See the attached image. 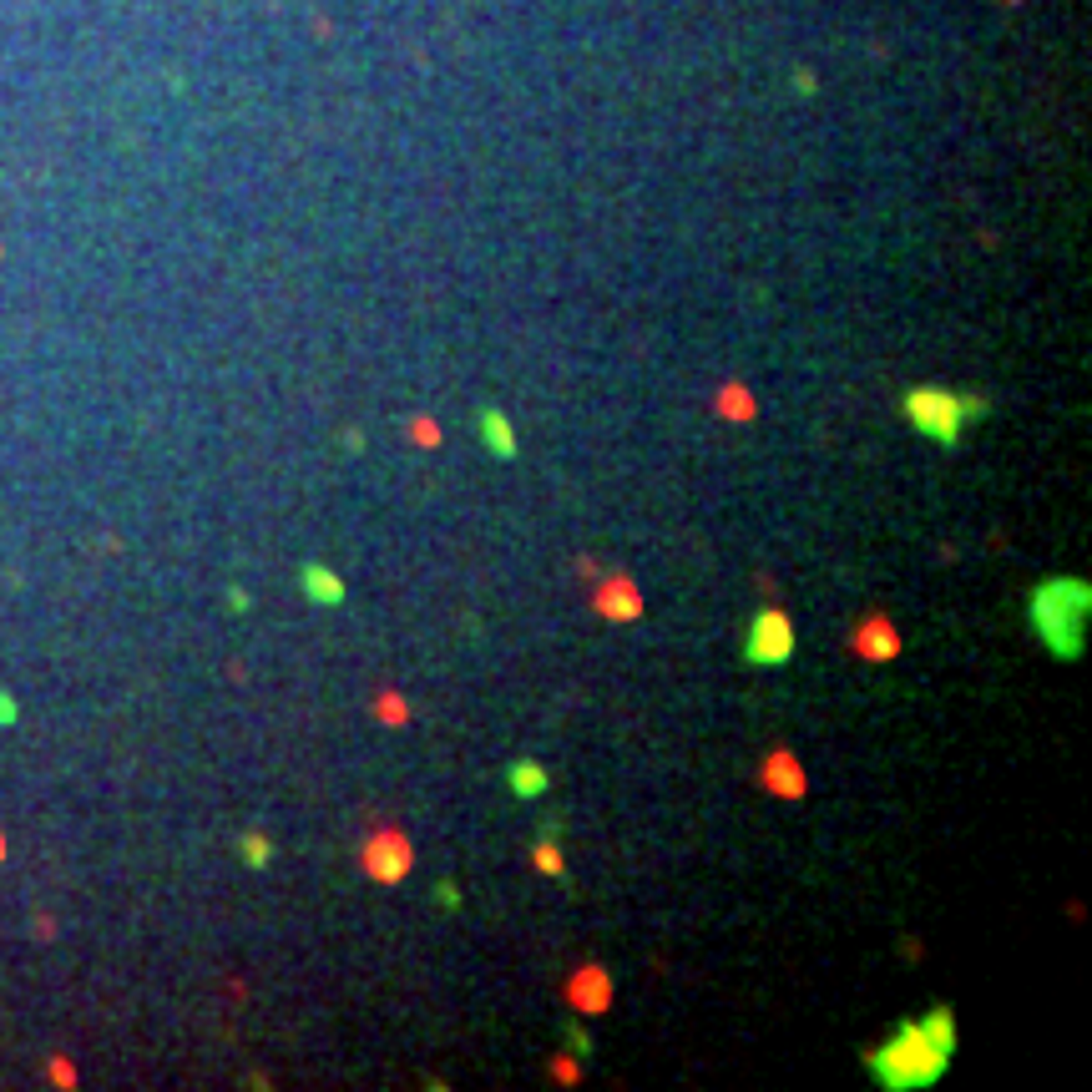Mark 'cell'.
<instances>
[{"label":"cell","instance_id":"6da1fadb","mask_svg":"<svg viewBox=\"0 0 1092 1092\" xmlns=\"http://www.w3.org/2000/svg\"><path fill=\"white\" fill-rule=\"evenodd\" d=\"M1092 582L1087 577H1042L1027 592V628L1057 663H1078L1087 653Z\"/></svg>","mask_w":1092,"mask_h":1092},{"label":"cell","instance_id":"7a4b0ae2","mask_svg":"<svg viewBox=\"0 0 1092 1092\" xmlns=\"http://www.w3.org/2000/svg\"><path fill=\"white\" fill-rule=\"evenodd\" d=\"M951 1067V1052H941L936 1042L925 1037L921 1022H900L890 1032V1042H880L875 1052H865V1072L875 1087L886 1092H915V1087H936Z\"/></svg>","mask_w":1092,"mask_h":1092},{"label":"cell","instance_id":"3957f363","mask_svg":"<svg viewBox=\"0 0 1092 1092\" xmlns=\"http://www.w3.org/2000/svg\"><path fill=\"white\" fill-rule=\"evenodd\" d=\"M900 415L911 420L921 440L941 450H961L966 425H981L991 415V399L977 390H941V385H911L900 395Z\"/></svg>","mask_w":1092,"mask_h":1092},{"label":"cell","instance_id":"277c9868","mask_svg":"<svg viewBox=\"0 0 1092 1092\" xmlns=\"http://www.w3.org/2000/svg\"><path fill=\"white\" fill-rule=\"evenodd\" d=\"M794 622H789V612H779V607H764V612H754V622H748L744 632V663L748 668H785L789 657H794Z\"/></svg>","mask_w":1092,"mask_h":1092},{"label":"cell","instance_id":"5b68a950","mask_svg":"<svg viewBox=\"0 0 1092 1092\" xmlns=\"http://www.w3.org/2000/svg\"><path fill=\"white\" fill-rule=\"evenodd\" d=\"M360 865H364V875H370L374 886H399V880L415 870V849H410V840L399 835V830H380V835L364 845Z\"/></svg>","mask_w":1092,"mask_h":1092},{"label":"cell","instance_id":"8992f818","mask_svg":"<svg viewBox=\"0 0 1092 1092\" xmlns=\"http://www.w3.org/2000/svg\"><path fill=\"white\" fill-rule=\"evenodd\" d=\"M566 1002L577 1006V1012H607V1006H612V977H607L602 966H582L577 977L566 981Z\"/></svg>","mask_w":1092,"mask_h":1092},{"label":"cell","instance_id":"52a82bcc","mask_svg":"<svg viewBox=\"0 0 1092 1092\" xmlns=\"http://www.w3.org/2000/svg\"><path fill=\"white\" fill-rule=\"evenodd\" d=\"M298 587H304V597L314 607H344V577H339L335 566H324V562H304L298 566Z\"/></svg>","mask_w":1092,"mask_h":1092},{"label":"cell","instance_id":"ba28073f","mask_svg":"<svg viewBox=\"0 0 1092 1092\" xmlns=\"http://www.w3.org/2000/svg\"><path fill=\"white\" fill-rule=\"evenodd\" d=\"M764 789L774 799H799L804 794V769H799V758L789 748H774L769 764H764Z\"/></svg>","mask_w":1092,"mask_h":1092},{"label":"cell","instance_id":"9c48e42d","mask_svg":"<svg viewBox=\"0 0 1092 1092\" xmlns=\"http://www.w3.org/2000/svg\"><path fill=\"white\" fill-rule=\"evenodd\" d=\"M855 653L870 657V663H886V657L900 653V632L890 628L886 617H865L860 632H855Z\"/></svg>","mask_w":1092,"mask_h":1092},{"label":"cell","instance_id":"30bf717a","mask_svg":"<svg viewBox=\"0 0 1092 1092\" xmlns=\"http://www.w3.org/2000/svg\"><path fill=\"white\" fill-rule=\"evenodd\" d=\"M481 445L496 455V461H516V425L506 420V410H496V405H481Z\"/></svg>","mask_w":1092,"mask_h":1092},{"label":"cell","instance_id":"8fae6325","mask_svg":"<svg viewBox=\"0 0 1092 1092\" xmlns=\"http://www.w3.org/2000/svg\"><path fill=\"white\" fill-rule=\"evenodd\" d=\"M597 612L602 617H617V622H632V617L643 612V597H638V587H632L628 577H612L602 592H597Z\"/></svg>","mask_w":1092,"mask_h":1092},{"label":"cell","instance_id":"7c38bea8","mask_svg":"<svg viewBox=\"0 0 1092 1092\" xmlns=\"http://www.w3.org/2000/svg\"><path fill=\"white\" fill-rule=\"evenodd\" d=\"M506 789H511L516 799H541L552 789V774H546V764H537V758H511V764H506Z\"/></svg>","mask_w":1092,"mask_h":1092},{"label":"cell","instance_id":"4fadbf2b","mask_svg":"<svg viewBox=\"0 0 1092 1092\" xmlns=\"http://www.w3.org/2000/svg\"><path fill=\"white\" fill-rule=\"evenodd\" d=\"M531 860H537V870L541 875H556L562 880L566 875V860H562V824H541V840H537V849H531Z\"/></svg>","mask_w":1092,"mask_h":1092},{"label":"cell","instance_id":"5bb4252c","mask_svg":"<svg viewBox=\"0 0 1092 1092\" xmlns=\"http://www.w3.org/2000/svg\"><path fill=\"white\" fill-rule=\"evenodd\" d=\"M921 1027H925V1037L936 1042L941 1052L956 1057V1012H951V1006H931V1012L921 1016Z\"/></svg>","mask_w":1092,"mask_h":1092},{"label":"cell","instance_id":"9a60e30c","mask_svg":"<svg viewBox=\"0 0 1092 1092\" xmlns=\"http://www.w3.org/2000/svg\"><path fill=\"white\" fill-rule=\"evenodd\" d=\"M238 855H243L248 870H263V865L273 860V840L269 835H243L238 840Z\"/></svg>","mask_w":1092,"mask_h":1092},{"label":"cell","instance_id":"2e32d148","mask_svg":"<svg viewBox=\"0 0 1092 1092\" xmlns=\"http://www.w3.org/2000/svg\"><path fill=\"white\" fill-rule=\"evenodd\" d=\"M566 1052H572V1057H577V1062H587V1057H592V1032L587 1027H582V1022H566Z\"/></svg>","mask_w":1092,"mask_h":1092},{"label":"cell","instance_id":"e0dca14e","mask_svg":"<svg viewBox=\"0 0 1092 1092\" xmlns=\"http://www.w3.org/2000/svg\"><path fill=\"white\" fill-rule=\"evenodd\" d=\"M436 905H440V911H461V886H455V880H440V886H436Z\"/></svg>","mask_w":1092,"mask_h":1092},{"label":"cell","instance_id":"ac0fdd59","mask_svg":"<svg viewBox=\"0 0 1092 1092\" xmlns=\"http://www.w3.org/2000/svg\"><path fill=\"white\" fill-rule=\"evenodd\" d=\"M552 1072H556V1082H562V1087H572V1082L582 1078V1072H577V1057H556Z\"/></svg>","mask_w":1092,"mask_h":1092},{"label":"cell","instance_id":"d6986e66","mask_svg":"<svg viewBox=\"0 0 1092 1092\" xmlns=\"http://www.w3.org/2000/svg\"><path fill=\"white\" fill-rule=\"evenodd\" d=\"M415 440H425V445H436V440H440L436 420H415Z\"/></svg>","mask_w":1092,"mask_h":1092},{"label":"cell","instance_id":"ffe728a7","mask_svg":"<svg viewBox=\"0 0 1092 1092\" xmlns=\"http://www.w3.org/2000/svg\"><path fill=\"white\" fill-rule=\"evenodd\" d=\"M15 713H21V708H15V698L0 688V723H15Z\"/></svg>","mask_w":1092,"mask_h":1092},{"label":"cell","instance_id":"44dd1931","mask_svg":"<svg viewBox=\"0 0 1092 1092\" xmlns=\"http://www.w3.org/2000/svg\"><path fill=\"white\" fill-rule=\"evenodd\" d=\"M228 607H233V612H248V592H243V587H233V592H228Z\"/></svg>","mask_w":1092,"mask_h":1092}]
</instances>
